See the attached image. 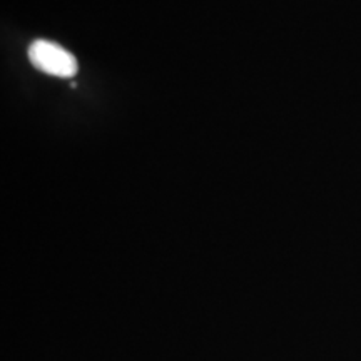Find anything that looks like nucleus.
Segmentation results:
<instances>
[{
    "instance_id": "1",
    "label": "nucleus",
    "mask_w": 361,
    "mask_h": 361,
    "mask_svg": "<svg viewBox=\"0 0 361 361\" xmlns=\"http://www.w3.org/2000/svg\"><path fill=\"white\" fill-rule=\"evenodd\" d=\"M29 59L35 69L54 78H72L78 72L75 57L51 40H35L29 47Z\"/></svg>"
}]
</instances>
